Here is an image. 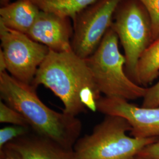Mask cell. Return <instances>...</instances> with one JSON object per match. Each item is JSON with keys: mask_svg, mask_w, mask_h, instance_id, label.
<instances>
[{"mask_svg": "<svg viewBox=\"0 0 159 159\" xmlns=\"http://www.w3.org/2000/svg\"><path fill=\"white\" fill-rule=\"evenodd\" d=\"M43 85L58 97L64 105L63 112L77 117L87 109L96 111L102 97L84 59L73 50H50L41 64L32 85Z\"/></svg>", "mask_w": 159, "mask_h": 159, "instance_id": "cell-1", "label": "cell"}, {"mask_svg": "<svg viewBox=\"0 0 159 159\" xmlns=\"http://www.w3.org/2000/svg\"><path fill=\"white\" fill-rule=\"evenodd\" d=\"M0 97L23 115L35 134L73 150L82 130L77 117L49 108L37 96L35 87L17 80L7 71L0 73Z\"/></svg>", "mask_w": 159, "mask_h": 159, "instance_id": "cell-2", "label": "cell"}, {"mask_svg": "<svg viewBox=\"0 0 159 159\" xmlns=\"http://www.w3.org/2000/svg\"><path fill=\"white\" fill-rule=\"evenodd\" d=\"M131 127L124 118L106 115L90 134L73 147L74 159H136L139 153L159 138L139 139L127 135Z\"/></svg>", "mask_w": 159, "mask_h": 159, "instance_id": "cell-3", "label": "cell"}, {"mask_svg": "<svg viewBox=\"0 0 159 159\" xmlns=\"http://www.w3.org/2000/svg\"><path fill=\"white\" fill-rule=\"evenodd\" d=\"M119 37L112 29L107 31L100 44L85 59L101 94L127 101L143 98L148 87L139 85L127 75L125 58L119 50Z\"/></svg>", "mask_w": 159, "mask_h": 159, "instance_id": "cell-4", "label": "cell"}, {"mask_svg": "<svg viewBox=\"0 0 159 159\" xmlns=\"http://www.w3.org/2000/svg\"><path fill=\"white\" fill-rule=\"evenodd\" d=\"M111 29L123 48L127 75L137 84V67L143 52L153 41L152 22L139 0H122L117 7Z\"/></svg>", "mask_w": 159, "mask_h": 159, "instance_id": "cell-5", "label": "cell"}, {"mask_svg": "<svg viewBox=\"0 0 159 159\" xmlns=\"http://www.w3.org/2000/svg\"><path fill=\"white\" fill-rule=\"evenodd\" d=\"M0 40V52L5 60L7 71L17 80L32 85L38 69L50 50L27 34L1 23Z\"/></svg>", "mask_w": 159, "mask_h": 159, "instance_id": "cell-6", "label": "cell"}, {"mask_svg": "<svg viewBox=\"0 0 159 159\" xmlns=\"http://www.w3.org/2000/svg\"><path fill=\"white\" fill-rule=\"evenodd\" d=\"M122 0H98L80 12L73 21L72 50L83 59L90 57L111 28L114 14Z\"/></svg>", "mask_w": 159, "mask_h": 159, "instance_id": "cell-7", "label": "cell"}, {"mask_svg": "<svg viewBox=\"0 0 159 159\" xmlns=\"http://www.w3.org/2000/svg\"><path fill=\"white\" fill-rule=\"evenodd\" d=\"M97 111L105 115L125 119L131 127V135L135 138H159V106L153 108L138 107L119 98L101 97Z\"/></svg>", "mask_w": 159, "mask_h": 159, "instance_id": "cell-8", "label": "cell"}, {"mask_svg": "<svg viewBox=\"0 0 159 159\" xmlns=\"http://www.w3.org/2000/svg\"><path fill=\"white\" fill-rule=\"evenodd\" d=\"M27 35L32 40L47 47L51 51L72 50L73 27L68 18L41 11Z\"/></svg>", "mask_w": 159, "mask_h": 159, "instance_id": "cell-9", "label": "cell"}, {"mask_svg": "<svg viewBox=\"0 0 159 159\" xmlns=\"http://www.w3.org/2000/svg\"><path fill=\"white\" fill-rule=\"evenodd\" d=\"M5 147L12 150L18 159H74L73 150L63 148L33 131L8 143Z\"/></svg>", "mask_w": 159, "mask_h": 159, "instance_id": "cell-10", "label": "cell"}, {"mask_svg": "<svg viewBox=\"0 0 159 159\" xmlns=\"http://www.w3.org/2000/svg\"><path fill=\"white\" fill-rule=\"evenodd\" d=\"M40 11L32 0H17L0 8V23L9 29L27 34Z\"/></svg>", "mask_w": 159, "mask_h": 159, "instance_id": "cell-11", "label": "cell"}, {"mask_svg": "<svg viewBox=\"0 0 159 159\" xmlns=\"http://www.w3.org/2000/svg\"><path fill=\"white\" fill-rule=\"evenodd\" d=\"M159 76V37L143 52L137 67V84H152Z\"/></svg>", "mask_w": 159, "mask_h": 159, "instance_id": "cell-12", "label": "cell"}, {"mask_svg": "<svg viewBox=\"0 0 159 159\" xmlns=\"http://www.w3.org/2000/svg\"><path fill=\"white\" fill-rule=\"evenodd\" d=\"M41 11L74 20L80 12L98 0H32Z\"/></svg>", "mask_w": 159, "mask_h": 159, "instance_id": "cell-13", "label": "cell"}, {"mask_svg": "<svg viewBox=\"0 0 159 159\" xmlns=\"http://www.w3.org/2000/svg\"><path fill=\"white\" fill-rule=\"evenodd\" d=\"M0 123L30 127L21 114L1 100L0 101Z\"/></svg>", "mask_w": 159, "mask_h": 159, "instance_id": "cell-14", "label": "cell"}, {"mask_svg": "<svg viewBox=\"0 0 159 159\" xmlns=\"http://www.w3.org/2000/svg\"><path fill=\"white\" fill-rule=\"evenodd\" d=\"M32 131L30 127L21 125L7 126L0 130V150L12 141Z\"/></svg>", "mask_w": 159, "mask_h": 159, "instance_id": "cell-15", "label": "cell"}, {"mask_svg": "<svg viewBox=\"0 0 159 159\" xmlns=\"http://www.w3.org/2000/svg\"><path fill=\"white\" fill-rule=\"evenodd\" d=\"M146 10L150 17L153 41L159 37V0H139Z\"/></svg>", "mask_w": 159, "mask_h": 159, "instance_id": "cell-16", "label": "cell"}, {"mask_svg": "<svg viewBox=\"0 0 159 159\" xmlns=\"http://www.w3.org/2000/svg\"><path fill=\"white\" fill-rule=\"evenodd\" d=\"M143 98V107L153 108L159 107V81L153 85L148 87L146 93Z\"/></svg>", "mask_w": 159, "mask_h": 159, "instance_id": "cell-17", "label": "cell"}, {"mask_svg": "<svg viewBox=\"0 0 159 159\" xmlns=\"http://www.w3.org/2000/svg\"><path fill=\"white\" fill-rule=\"evenodd\" d=\"M136 159H159V140L144 148Z\"/></svg>", "mask_w": 159, "mask_h": 159, "instance_id": "cell-18", "label": "cell"}, {"mask_svg": "<svg viewBox=\"0 0 159 159\" xmlns=\"http://www.w3.org/2000/svg\"><path fill=\"white\" fill-rule=\"evenodd\" d=\"M0 159H18V157L11 149L4 147L0 150Z\"/></svg>", "mask_w": 159, "mask_h": 159, "instance_id": "cell-19", "label": "cell"}, {"mask_svg": "<svg viewBox=\"0 0 159 159\" xmlns=\"http://www.w3.org/2000/svg\"><path fill=\"white\" fill-rule=\"evenodd\" d=\"M10 0H0V4L2 6H6L10 3Z\"/></svg>", "mask_w": 159, "mask_h": 159, "instance_id": "cell-20", "label": "cell"}]
</instances>
